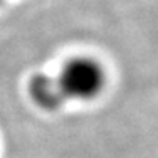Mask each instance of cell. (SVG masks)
I'll return each mask as SVG.
<instances>
[{
	"instance_id": "1",
	"label": "cell",
	"mask_w": 158,
	"mask_h": 158,
	"mask_svg": "<svg viewBox=\"0 0 158 158\" xmlns=\"http://www.w3.org/2000/svg\"><path fill=\"white\" fill-rule=\"evenodd\" d=\"M106 71L93 57H74L57 76L35 74L29 81V96L40 110L57 111L69 101H91L103 93Z\"/></svg>"
},
{
	"instance_id": "2",
	"label": "cell",
	"mask_w": 158,
	"mask_h": 158,
	"mask_svg": "<svg viewBox=\"0 0 158 158\" xmlns=\"http://www.w3.org/2000/svg\"><path fill=\"white\" fill-rule=\"evenodd\" d=\"M0 2H2V0H0Z\"/></svg>"
}]
</instances>
